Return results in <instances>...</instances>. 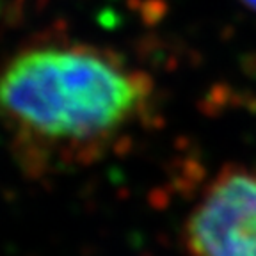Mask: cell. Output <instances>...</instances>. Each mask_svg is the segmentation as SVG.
I'll use <instances>...</instances> for the list:
<instances>
[{
	"mask_svg": "<svg viewBox=\"0 0 256 256\" xmlns=\"http://www.w3.org/2000/svg\"><path fill=\"white\" fill-rule=\"evenodd\" d=\"M153 78L110 48L43 41L0 62V124L28 164L88 162L144 118Z\"/></svg>",
	"mask_w": 256,
	"mask_h": 256,
	"instance_id": "1",
	"label": "cell"
},
{
	"mask_svg": "<svg viewBox=\"0 0 256 256\" xmlns=\"http://www.w3.org/2000/svg\"><path fill=\"white\" fill-rule=\"evenodd\" d=\"M187 256H256V168H228L204 187L184 226Z\"/></svg>",
	"mask_w": 256,
	"mask_h": 256,
	"instance_id": "2",
	"label": "cell"
},
{
	"mask_svg": "<svg viewBox=\"0 0 256 256\" xmlns=\"http://www.w3.org/2000/svg\"><path fill=\"white\" fill-rule=\"evenodd\" d=\"M242 2H244L248 8H251L252 11H256V0H242Z\"/></svg>",
	"mask_w": 256,
	"mask_h": 256,
	"instance_id": "3",
	"label": "cell"
}]
</instances>
